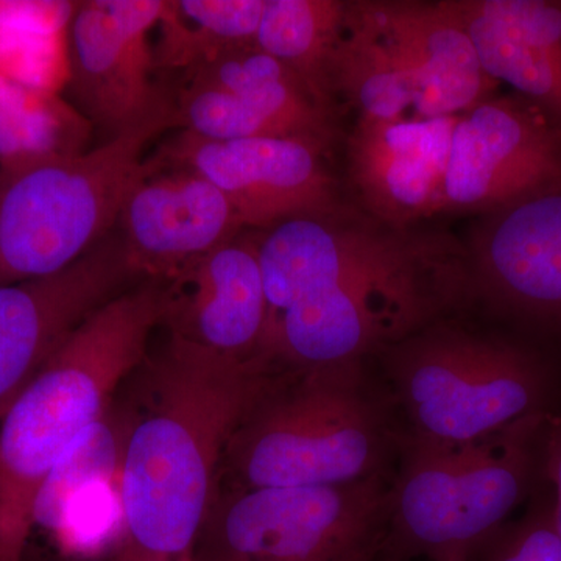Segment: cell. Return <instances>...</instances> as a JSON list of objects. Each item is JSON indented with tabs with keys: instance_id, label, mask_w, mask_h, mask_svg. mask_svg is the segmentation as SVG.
Listing matches in <instances>:
<instances>
[{
	"instance_id": "6da1fadb",
	"label": "cell",
	"mask_w": 561,
	"mask_h": 561,
	"mask_svg": "<svg viewBox=\"0 0 561 561\" xmlns=\"http://www.w3.org/2000/svg\"><path fill=\"white\" fill-rule=\"evenodd\" d=\"M268 368L169 334L130 376L113 561H192L221 460Z\"/></svg>"
},
{
	"instance_id": "7a4b0ae2",
	"label": "cell",
	"mask_w": 561,
	"mask_h": 561,
	"mask_svg": "<svg viewBox=\"0 0 561 561\" xmlns=\"http://www.w3.org/2000/svg\"><path fill=\"white\" fill-rule=\"evenodd\" d=\"M470 295L467 245L350 210L324 225L309 289L268 328L262 362L272 370L367 362Z\"/></svg>"
},
{
	"instance_id": "3957f363",
	"label": "cell",
	"mask_w": 561,
	"mask_h": 561,
	"mask_svg": "<svg viewBox=\"0 0 561 561\" xmlns=\"http://www.w3.org/2000/svg\"><path fill=\"white\" fill-rule=\"evenodd\" d=\"M164 280L111 298L62 343L0 421V561H22L39 491L66 451L105 415L164 324Z\"/></svg>"
},
{
	"instance_id": "277c9868",
	"label": "cell",
	"mask_w": 561,
	"mask_h": 561,
	"mask_svg": "<svg viewBox=\"0 0 561 561\" xmlns=\"http://www.w3.org/2000/svg\"><path fill=\"white\" fill-rule=\"evenodd\" d=\"M401 426L367 362L268 370L232 432L219 489L343 485L391 474Z\"/></svg>"
},
{
	"instance_id": "5b68a950",
	"label": "cell",
	"mask_w": 561,
	"mask_h": 561,
	"mask_svg": "<svg viewBox=\"0 0 561 561\" xmlns=\"http://www.w3.org/2000/svg\"><path fill=\"white\" fill-rule=\"evenodd\" d=\"M548 420L541 413L459 445L401 438L376 561H468L530 493Z\"/></svg>"
},
{
	"instance_id": "8992f818",
	"label": "cell",
	"mask_w": 561,
	"mask_h": 561,
	"mask_svg": "<svg viewBox=\"0 0 561 561\" xmlns=\"http://www.w3.org/2000/svg\"><path fill=\"white\" fill-rule=\"evenodd\" d=\"M405 440H483L546 413L548 368L515 343L437 321L379 354Z\"/></svg>"
},
{
	"instance_id": "52a82bcc",
	"label": "cell",
	"mask_w": 561,
	"mask_h": 561,
	"mask_svg": "<svg viewBox=\"0 0 561 561\" xmlns=\"http://www.w3.org/2000/svg\"><path fill=\"white\" fill-rule=\"evenodd\" d=\"M172 127L173 106L83 153L0 168V286L65 271L108 238L149 144Z\"/></svg>"
},
{
	"instance_id": "ba28073f",
	"label": "cell",
	"mask_w": 561,
	"mask_h": 561,
	"mask_svg": "<svg viewBox=\"0 0 561 561\" xmlns=\"http://www.w3.org/2000/svg\"><path fill=\"white\" fill-rule=\"evenodd\" d=\"M391 474L343 485L219 489L192 561H341L379 552Z\"/></svg>"
},
{
	"instance_id": "9c48e42d",
	"label": "cell",
	"mask_w": 561,
	"mask_h": 561,
	"mask_svg": "<svg viewBox=\"0 0 561 561\" xmlns=\"http://www.w3.org/2000/svg\"><path fill=\"white\" fill-rule=\"evenodd\" d=\"M561 191V127L522 95L490 98L454 128L442 214H493Z\"/></svg>"
},
{
	"instance_id": "30bf717a",
	"label": "cell",
	"mask_w": 561,
	"mask_h": 561,
	"mask_svg": "<svg viewBox=\"0 0 561 561\" xmlns=\"http://www.w3.org/2000/svg\"><path fill=\"white\" fill-rule=\"evenodd\" d=\"M162 9L164 0H88L69 16V95L105 140L173 106L153 80L150 33Z\"/></svg>"
},
{
	"instance_id": "8fae6325",
	"label": "cell",
	"mask_w": 561,
	"mask_h": 561,
	"mask_svg": "<svg viewBox=\"0 0 561 561\" xmlns=\"http://www.w3.org/2000/svg\"><path fill=\"white\" fill-rule=\"evenodd\" d=\"M327 150L290 138L208 140L181 131L154 154L202 175L231 203L245 230L267 231L298 217L346 209Z\"/></svg>"
},
{
	"instance_id": "7c38bea8",
	"label": "cell",
	"mask_w": 561,
	"mask_h": 561,
	"mask_svg": "<svg viewBox=\"0 0 561 561\" xmlns=\"http://www.w3.org/2000/svg\"><path fill=\"white\" fill-rule=\"evenodd\" d=\"M135 279L121 239L65 271L0 286V421L72 332Z\"/></svg>"
},
{
	"instance_id": "4fadbf2b",
	"label": "cell",
	"mask_w": 561,
	"mask_h": 561,
	"mask_svg": "<svg viewBox=\"0 0 561 561\" xmlns=\"http://www.w3.org/2000/svg\"><path fill=\"white\" fill-rule=\"evenodd\" d=\"M131 275L172 280L245 231L228 198L198 173L150 158L119 216Z\"/></svg>"
},
{
	"instance_id": "5bb4252c",
	"label": "cell",
	"mask_w": 561,
	"mask_h": 561,
	"mask_svg": "<svg viewBox=\"0 0 561 561\" xmlns=\"http://www.w3.org/2000/svg\"><path fill=\"white\" fill-rule=\"evenodd\" d=\"M354 5L412 88L420 119L460 116L493 98L496 81L483 70L451 0H357Z\"/></svg>"
},
{
	"instance_id": "9a60e30c",
	"label": "cell",
	"mask_w": 561,
	"mask_h": 561,
	"mask_svg": "<svg viewBox=\"0 0 561 561\" xmlns=\"http://www.w3.org/2000/svg\"><path fill=\"white\" fill-rule=\"evenodd\" d=\"M467 250L472 295L561 327V191L486 214Z\"/></svg>"
},
{
	"instance_id": "2e32d148",
	"label": "cell",
	"mask_w": 561,
	"mask_h": 561,
	"mask_svg": "<svg viewBox=\"0 0 561 561\" xmlns=\"http://www.w3.org/2000/svg\"><path fill=\"white\" fill-rule=\"evenodd\" d=\"M457 119L357 117L346 142V161L365 214L397 230L442 214Z\"/></svg>"
},
{
	"instance_id": "e0dca14e",
	"label": "cell",
	"mask_w": 561,
	"mask_h": 561,
	"mask_svg": "<svg viewBox=\"0 0 561 561\" xmlns=\"http://www.w3.org/2000/svg\"><path fill=\"white\" fill-rule=\"evenodd\" d=\"M165 284L169 332L228 359L265 367L271 312L257 232H241Z\"/></svg>"
},
{
	"instance_id": "ac0fdd59",
	"label": "cell",
	"mask_w": 561,
	"mask_h": 561,
	"mask_svg": "<svg viewBox=\"0 0 561 561\" xmlns=\"http://www.w3.org/2000/svg\"><path fill=\"white\" fill-rule=\"evenodd\" d=\"M486 76L505 81L561 127V2L451 0Z\"/></svg>"
},
{
	"instance_id": "d6986e66",
	"label": "cell",
	"mask_w": 561,
	"mask_h": 561,
	"mask_svg": "<svg viewBox=\"0 0 561 561\" xmlns=\"http://www.w3.org/2000/svg\"><path fill=\"white\" fill-rule=\"evenodd\" d=\"M184 79L230 92L283 138L308 140L324 150L334 142V111L321 106L289 69L256 44L228 51Z\"/></svg>"
},
{
	"instance_id": "ffe728a7",
	"label": "cell",
	"mask_w": 561,
	"mask_h": 561,
	"mask_svg": "<svg viewBox=\"0 0 561 561\" xmlns=\"http://www.w3.org/2000/svg\"><path fill=\"white\" fill-rule=\"evenodd\" d=\"M346 13L348 2L342 0H265L256 33V46L289 69L321 106L334 113L335 62Z\"/></svg>"
},
{
	"instance_id": "44dd1931",
	"label": "cell",
	"mask_w": 561,
	"mask_h": 561,
	"mask_svg": "<svg viewBox=\"0 0 561 561\" xmlns=\"http://www.w3.org/2000/svg\"><path fill=\"white\" fill-rule=\"evenodd\" d=\"M264 7L265 0H164L154 68L187 76L228 51L254 46Z\"/></svg>"
},
{
	"instance_id": "7402d4cb",
	"label": "cell",
	"mask_w": 561,
	"mask_h": 561,
	"mask_svg": "<svg viewBox=\"0 0 561 561\" xmlns=\"http://www.w3.org/2000/svg\"><path fill=\"white\" fill-rule=\"evenodd\" d=\"M128 427L130 412L117 394L105 415L77 438L44 482L35 505V526L61 537L84 493L102 482L117 481Z\"/></svg>"
},
{
	"instance_id": "603a6c76",
	"label": "cell",
	"mask_w": 561,
	"mask_h": 561,
	"mask_svg": "<svg viewBox=\"0 0 561 561\" xmlns=\"http://www.w3.org/2000/svg\"><path fill=\"white\" fill-rule=\"evenodd\" d=\"M90 125L54 92L0 73V168L83 153Z\"/></svg>"
},
{
	"instance_id": "cb8c5ba5",
	"label": "cell",
	"mask_w": 561,
	"mask_h": 561,
	"mask_svg": "<svg viewBox=\"0 0 561 561\" xmlns=\"http://www.w3.org/2000/svg\"><path fill=\"white\" fill-rule=\"evenodd\" d=\"M468 561H561L552 501L531 505L523 518L505 523L471 552Z\"/></svg>"
},
{
	"instance_id": "d4e9b609",
	"label": "cell",
	"mask_w": 561,
	"mask_h": 561,
	"mask_svg": "<svg viewBox=\"0 0 561 561\" xmlns=\"http://www.w3.org/2000/svg\"><path fill=\"white\" fill-rule=\"evenodd\" d=\"M66 11V3L0 2V50L27 28L62 20Z\"/></svg>"
},
{
	"instance_id": "484cf974",
	"label": "cell",
	"mask_w": 561,
	"mask_h": 561,
	"mask_svg": "<svg viewBox=\"0 0 561 561\" xmlns=\"http://www.w3.org/2000/svg\"><path fill=\"white\" fill-rule=\"evenodd\" d=\"M542 457L546 474L553 485L552 518L561 538V419L546 431Z\"/></svg>"
},
{
	"instance_id": "4316f807",
	"label": "cell",
	"mask_w": 561,
	"mask_h": 561,
	"mask_svg": "<svg viewBox=\"0 0 561 561\" xmlns=\"http://www.w3.org/2000/svg\"><path fill=\"white\" fill-rule=\"evenodd\" d=\"M378 551H370L359 553V556L350 557V559L341 560V561H376L378 559Z\"/></svg>"
}]
</instances>
